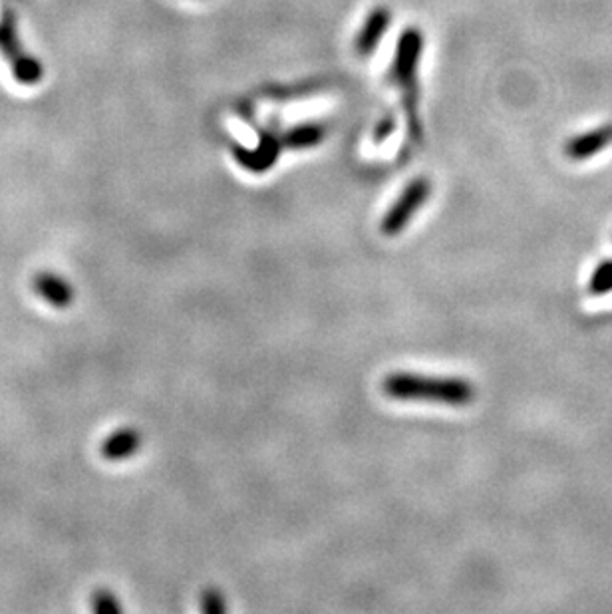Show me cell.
<instances>
[{"instance_id": "30bf717a", "label": "cell", "mask_w": 612, "mask_h": 614, "mask_svg": "<svg viewBox=\"0 0 612 614\" xmlns=\"http://www.w3.org/2000/svg\"><path fill=\"white\" fill-rule=\"evenodd\" d=\"M591 296H605L612 293V257L602 258L591 272L589 285H586Z\"/></svg>"}, {"instance_id": "52a82bcc", "label": "cell", "mask_w": 612, "mask_h": 614, "mask_svg": "<svg viewBox=\"0 0 612 614\" xmlns=\"http://www.w3.org/2000/svg\"><path fill=\"white\" fill-rule=\"evenodd\" d=\"M142 448V434L134 427L118 430L103 441L102 456L110 462H122V459L132 457L135 451Z\"/></svg>"}, {"instance_id": "8fae6325", "label": "cell", "mask_w": 612, "mask_h": 614, "mask_svg": "<svg viewBox=\"0 0 612 614\" xmlns=\"http://www.w3.org/2000/svg\"><path fill=\"white\" fill-rule=\"evenodd\" d=\"M277 145H267V150L261 151H239L237 159L251 172H264V169L271 167L272 161H277Z\"/></svg>"}, {"instance_id": "ba28073f", "label": "cell", "mask_w": 612, "mask_h": 614, "mask_svg": "<svg viewBox=\"0 0 612 614\" xmlns=\"http://www.w3.org/2000/svg\"><path fill=\"white\" fill-rule=\"evenodd\" d=\"M34 288L46 303L58 306V309H64V306H68L74 301V288H72L70 282L54 272L40 274L34 282Z\"/></svg>"}, {"instance_id": "4fadbf2b", "label": "cell", "mask_w": 612, "mask_h": 614, "mask_svg": "<svg viewBox=\"0 0 612 614\" xmlns=\"http://www.w3.org/2000/svg\"><path fill=\"white\" fill-rule=\"evenodd\" d=\"M92 609L96 612H122V607H119L116 596L108 591H100V593L94 595Z\"/></svg>"}, {"instance_id": "7c38bea8", "label": "cell", "mask_w": 612, "mask_h": 614, "mask_svg": "<svg viewBox=\"0 0 612 614\" xmlns=\"http://www.w3.org/2000/svg\"><path fill=\"white\" fill-rule=\"evenodd\" d=\"M201 610L207 614H221L227 610V604H225V599L219 591H215V588H207V591L201 595Z\"/></svg>"}, {"instance_id": "9c48e42d", "label": "cell", "mask_w": 612, "mask_h": 614, "mask_svg": "<svg viewBox=\"0 0 612 614\" xmlns=\"http://www.w3.org/2000/svg\"><path fill=\"white\" fill-rule=\"evenodd\" d=\"M325 140V129L318 124H302L296 126L293 132H288L285 135V143L293 150H304L312 148V145L320 143Z\"/></svg>"}, {"instance_id": "7a4b0ae2", "label": "cell", "mask_w": 612, "mask_h": 614, "mask_svg": "<svg viewBox=\"0 0 612 614\" xmlns=\"http://www.w3.org/2000/svg\"><path fill=\"white\" fill-rule=\"evenodd\" d=\"M0 54L11 66L14 80L22 86H36L42 82L44 66L24 50L16 30V14L12 8H0Z\"/></svg>"}, {"instance_id": "3957f363", "label": "cell", "mask_w": 612, "mask_h": 614, "mask_svg": "<svg viewBox=\"0 0 612 614\" xmlns=\"http://www.w3.org/2000/svg\"><path fill=\"white\" fill-rule=\"evenodd\" d=\"M432 193V185L425 177H417V180L409 181L404 193L398 197L396 203L390 207V211L384 215L380 223V231L386 237H396L402 231L408 227V223L412 221V217L420 211L425 201H428Z\"/></svg>"}, {"instance_id": "6da1fadb", "label": "cell", "mask_w": 612, "mask_h": 614, "mask_svg": "<svg viewBox=\"0 0 612 614\" xmlns=\"http://www.w3.org/2000/svg\"><path fill=\"white\" fill-rule=\"evenodd\" d=\"M382 390L392 400L436 402L446 406H467L475 400V388L462 378H430L408 372H394L382 382Z\"/></svg>"}, {"instance_id": "5b68a950", "label": "cell", "mask_w": 612, "mask_h": 614, "mask_svg": "<svg viewBox=\"0 0 612 614\" xmlns=\"http://www.w3.org/2000/svg\"><path fill=\"white\" fill-rule=\"evenodd\" d=\"M608 145H612V124H605L570 137L565 145V156L570 161H586L599 156Z\"/></svg>"}, {"instance_id": "277c9868", "label": "cell", "mask_w": 612, "mask_h": 614, "mask_svg": "<svg viewBox=\"0 0 612 614\" xmlns=\"http://www.w3.org/2000/svg\"><path fill=\"white\" fill-rule=\"evenodd\" d=\"M424 48L422 32L416 28H408L398 40L396 60H394V76H396L402 86L414 82L416 68L420 66V56Z\"/></svg>"}, {"instance_id": "8992f818", "label": "cell", "mask_w": 612, "mask_h": 614, "mask_svg": "<svg viewBox=\"0 0 612 614\" xmlns=\"http://www.w3.org/2000/svg\"><path fill=\"white\" fill-rule=\"evenodd\" d=\"M390 20H392L390 11L384 6L374 8V11L366 16V20L364 24H362L358 38H356V52L360 56H368L376 50L382 36L388 32Z\"/></svg>"}]
</instances>
